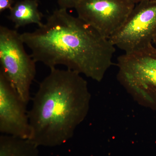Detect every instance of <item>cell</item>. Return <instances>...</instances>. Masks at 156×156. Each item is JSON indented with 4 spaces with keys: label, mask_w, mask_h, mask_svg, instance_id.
I'll list each match as a JSON object with an SVG mask.
<instances>
[{
    "label": "cell",
    "mask_w": 156,
    "mask_h": 156,
    "mask_svg": "<svg viewBox=\"0 0 156 156\" xmlns=\"http://www.w3.org/2000/svg\"><path fill=\"white\" fill-rule=\"evenodd\" d=\"M36 62L50 69L61 65L100 82L112 64L115 47L79 17L56 9L41 26L20 34Z\"/></svg>",
    "instance_id": "1"
},
{
    "label": "cell",
    "mask_w": 156,
    "mask_h": 156,
    "mask_svg": "<svg viewBox=\"0 0 156 156\" xmlns=\"http://www.w3.org/2000/svg\"><path fill=\"white\" fill-rule=\"evenodd\" d=\"M80 75L54 68L40 83L28 112L29 140L37 146L63 144L83 119L89 94L87 82Z\"/></svg>",
    "instance_id": "2"
},
{
    "label": "cell",
    "mask_w": 156,
    "mask_h": 156,
    "mask_svg": "<svg viewBox=\"0 0 156 156\" xmlns=\"http://www.w3.org/2000/svg\"><path fill=\"white\" fill-rule=\"evenodd\" d=\"M24 45L17 31L0 26V71L27 105L31 85L36 74V62L27 53Z\"/></svg>",
    "instance_id": "3"
},
{
    "label": "cell",
    "mask_w": 156,
    "mask_h": 156,
    "mask_svg": "<svg viewBox=\"0 0 156 156\" xmlns=\"http://www.w3.org/2000/svg\"><path fill=\"white\" fill-rule=\"evenodd\" d=\"M119 77L132 92L143 96L156 95V48L151 44L118 58Z\"/></svg>",
    "instance_id": "4"
},
{
    "label": "cell",
    "mask_w": 156,
    "mask_h": 156,
    "mask_svg": "<svg viewBox=\"0 0 156 156\" xmlns=\"http://www.w3.org/2000/svg\"><path fill=\"white\" fill-rule=\"evenodd\" d=\"M156 36V1L135 5L123 25L110 41L125 53H131L153 44Z\"/></svg>",
    "instance_id": "5"
},
{
    "label": "cell",
    "mask_w": 156,
    "mask_h": 156,
    "mask_svg": "<svg viewBox=\"0 0 156 156\" xmlns=\"http://www.w3.org/2000/svg\"><path fill=\"white\" fill-rule=\"evenodd\" d=\"M135 5L130 0H80L75 9L77 17L109 39Z\"/></svg>",
    "instance_id": "6"
},
{
    "label": "cell",
    "mask_w": 156,
    "mask_h": 156,
    "mask_svg": "<svg viewBox=\"0 0 156 156\" xmlns=\"http://www.w3.org/2000/svg\"><path fill=\"white\" fill-rule=\"evenodd\" d=\"M27 105L0 71V132L29 139L30 129Z\"/></svg>",
    "instance_id": "7"
},
{
    "label": "cell",
    "mask_w": 156,
    "mask_h": 156,
    "mask_svg": "<svg viewBox=\"0 0 156 156\" xmlns=\"http://www.w3.org/2000/svg\"><path fill=\"white\" fill-rule=\"evenodd\" d=\"M38 0H21L10 10L8 18L14 24L15 28L35 24L41 26L43 15L39 11Z\"/></svg>",
    "instance_id": "8"
},
{
    "label": "cell",
    "mask_w": 156,
    "mask_h": 156,
    "mask_svg": "<svg viewBox=\"0 0 156 156\" xmlns=\"http://www.w3.org/2000/svg\"><path fill=\"white\" fill-rule=\"evenodd\" d=\"M38 147L29 139L6 134L0 136V156H40Z\"/></svg>",
    "instance_id": "9"
},
{
    "label": "cell",
    "mask_w": 156,
    "mask_h": 156,
    "mask_svg": "<svg viewBox=\"0 0 156 156\" xmlns=\"http://www.w3.org/2000/svg\"><path fill=\"white\" fill-rule=\"evenodd\" d=\"M59 8L67 10L75 8L80 0H56Z\"/></svg>",
    "instance_id": "10"
},
{
    "label": "cell",
    "mask_w": 156,
    "mask_h": 156,
    "mask_svg": "<svg viewBox=\"0 0 156 156\" xmlns=\"http://www.w3.org/2000/svg\"><path fill=\"white\" fill-rule=\"evenodd\" d=\"M14 2V0H0V12L7 9L11 10Z\"/></svg>",
    "instance_id": "11"
},
{
    "label": "cell",
    "mask_w": 156,
    "mask_h": 156,
    "mask_svg": "<svg viewBox=\"0 0 156 156\" xmlns=\"http://www.w3.org/2000/svg\"><path fill=\"white\" fill-rule=\"evenodd\" d=\"M134 4H137V3L140 2H143V1H154L156 0H130Z\"/></svg>",
    "instance_id": "12"
},
{
    "label": "cell",
    "mask_w": 156,
    "mask_h": 156,
    "mask_svg": "<svg viewBox=\"0 0 156 156\" xmlns=\"http://www.w3.org/2000/svg\"><path fill=\"white\" fill-rule=\"evenodd\" d=\"M153 44L154 47L156 48V36L154 38L153 41Z\"/></svg>",
    "instance_id": "13"
}]
</instances>
